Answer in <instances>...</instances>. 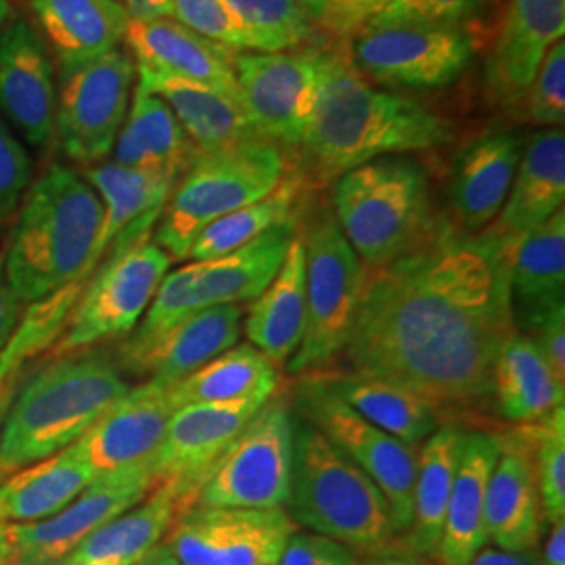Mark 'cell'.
Listing matches in <instances>:
<instances>
[{"instance_id": "obj_1", "label": "cell", "mask_w": 565, "mask_h": 565, "mask_svg": "<svg viewBox=\"0 0 565 565\" xmlns=\"http://www.w3.org/2000/svg\"><path fill=\"white\" fill-rule=\"evenodd\" d=\"M513 243L438 231L382 268L363 291L342 354L350 373L419 396L438 415L492 401V369L518 333L509 296Z\"/></svg>"}, {"instance_id": "obj_2", "label": "cell", "mask_w": 565, "mask_h": 565, "mask_svg": "<svg viewBox=\"0 0 565 565\" xmlns=\"http://www.w3.org/2000/svg\"><path fill=\"white\" fill-rule=\"evenodd\" d=\"M448 139V124L425 105L373 88L343 55L327 53L321 90L298 149L306 174L324 182L392 153L436 149Z\"/></svg>"}, {"instance_id": "obj_3", "label": "cell", "mask_w": 565, "mask_h": 565, "mask_svg": "<svg viewBox=\"0 0 565 565\" xmlns=\"http://www.w3.org/2000/svg\"><path fill=\"white\" fill-rule=\"evenodd\" d=\"M102 223V200L76 170L53 166L30 184L2 256L18 303L86 281Z\"/></svg>"}, {"instance_id": "obj_4", "label": "cell", "mask_w": 565, "mask_h": 565, "mask_svg": "<svg viewBox=\"0 0 565 565\" xmlns=\"http://www.w3.org/2000/svg\"><path fill=\"white\" fill-rule=\"evenodd\" d=\"M120 371L102 356L65 359L39 373L0 431V476L41 463L78 443L128 394Z\"/></svg>"}, {"instance_id": "obj_5", "label": "cell", "mask_w": 565, "mask_h": 565, "mask_svg": "<svg viewBox=\"0 0 565 565\" xmlns=\"http://www.w3.org/2000/svg\"><path fill=\"white\" fill-rule=\"evenodd\" d=\"M289 518L354 553L392 546L396 532L384 492L319 427L296 417Z\"/></svg>"}, {"instance_id": "obj_6", "label": "cell", "mask_w": 565, "mask_h": 565, "mask_svg": "<svg viewBox=\"0 0 565 565\" xmlns=\"http://www.w3.org/2000/svg\"><path fill=\"white\" fill-rule=\"evenodd\" d=\"M333 216L366 270L403 258L438 231L427 174L406 158H380L342 174Z\"/></svg>"}, {"instance_id": "obj_7", "label": "cell", "mask_w": 565, "mask_h": 565, "mask_svg": "<svg viewBox=\"0 0 565 565\" xmlns=\"http://www.w3.org/2000/svg\"><path fill=\"white\" fill-rule=\"evenodd\" d=\"M287 168L285 149L270 139L195 156L163 205L156 243L172 260L189 258L191 245L207 224L266 198Z\"/></svg>"}, {"instance_id": "obj_8", "label": "cell", "mask_w": 565, "mask_h": 565, "mask_svg": "<svg viewBox=\"0 0 565 565\" xmlns=\"http://www.w3.org/2000/svg\"><path fill=\"white\" fill-rule=\"evenodd\" d=\"M300 237L306 270V327L300 348L285 364L294 375L312 373L342 354L364 282L363 263L329 210L317 214Z\"/></svg>"}, {"instance_id": "obj_9", "label": "cell", "mask_w": 565, "mask_h": 565, "mask_svg": "<svg viewBox=\"0 0 565 565\" xmlns=\"http://www.w3.org/2000/svg\"><path fill=\"white\" fill-rule=\"evenodd\" d=\"M296 417L285 398H268L207 471L193 507L282 509L294 471Z\"/></svg>"}, {"instance_id": "obj_10", "label": "cell", "mask_w": 565, "mask_h": 565, "mask_svg": "<svg viewBox=\"0 0 565 565\" xmlns=\"http://www.w3.org/2000/svg\"><path fill=\"white\" fill-rule=\"evenodd\" d=\"M170 264L172 258L149 237L114 245L102 270L82 289L57 354H74L95 343L132 333Z\"/></svg>"}, {"instance_id": "obj_11", "label": "cell", "mask_w": 565, "mask_h": 565, "mask_svg": "<svg viewBox=\"0 0 565 565\" xmlns=\"http://www.w3.org/2000/svg\"><path fill=\"white\" fill-rule=\"evenodd\" d=\"M296 408L302 419L319 427L384 492L394 532L396 536H404L413 522L419 448L406 446L385 434L384 429L369 424L331 394L317 375L303 377L300 382Z\"/></svg>"}, {"instance_id": "obj_12", "label": "cell", "mask_w": 565, "mask_h": 565, "mask_svg": "<svg viewBox=\"0 0 565 565\" xmlns=\"http://www.w3.org/2000/svg\"><path fill=\"white\" fill-rule=\"evenodd\" d=\"M345 41L343 57L359 74L413 90L452 84L476 57V39L463 25H364Z\"/></svg>"}, {"instance_id": "obj_13", "label": "cell", "mask_w": 565, "mask_h": 565, "mask_svg": "<svg viewBox=\"0 0 565 565\" xmlns=\"http://www.w3.org/2000/svg\"><path fill=\"white\" fill-rule=\"evenodd\" d=\"M137 63L120 49L61 74L55 137L61 151L82 166L102 163L128 116Z\"/></svg>"}, {"instance_id": "obj_14", "label": "cell", "mask_w": 565, "mask_h": 565, "mask_svg": "<svg viewBox=\"0 0 565 565\" xmlns=\"http://www.w3.org/2000/svg\"><path fill=\"white\" fill-rule=\"evenodd\" d=\"M327 53H237L235 78L247 118L264 139L298 147L310 124Z\"/></svg>"}, {"instance_id": "obj_15", "label": "cell", "mask_w": 565, "mask_h": 565, "mask_svg": "<svg viewBox=\"0 0 565 565\" xmlns=\"http://www.w3.org/2000/svg\"><path fill=\"white\" fill-rule=\"evenodd\" d=\"M296 530L285 509L191 507L166 543L181 565H277Z\"/></svg>"}, {"instance_id": "obj_16", "label": "cell", "mask_w": 565, "mask_h": 565, "mask_svg": "<svg viewBox=\"0 0 565 565\" xmlns=\"http://www.w3.org/2000/svg\"><path fill=\"white\" fill-rule=\"evenodd\" d=\"M266 401L186 404L174 411L162 445L149 459V467L156 486L170 488L177 497L181 515L195 505L207 471Z\"/></svg>"}, {"instance_id": "obj_17", "label": "cell", "mask_w": 565, "mask_h": 565, "mask_svg": "<svg viewBox=\"0 0 565 565\" xmlns=\"http://www.w3.org/2000/svg\"><path fill=\"white\" fill-rule=\"evenodd\" d=\"M153 486L149 463L97 476L55 515L32 524H13L15 553L11 565L63 564L88 534L139 505Z\"/></svg>"}, {"instance_id": "obj_18", "label": "cell", "mask_w": 565, "mask_h": 565, "mask_svg": "<svg viewBox=\"0 0 565 565\" xmlns=\"http://www.w3.org/2000/svg\"><path fill=\"white\" fill-rule=\"evenodd\" d=\"M168 390L170 385L153 380L128 390L78 443L67 448L90 467L95 478L149 463L177 411Z\"/></svg>"}, {"instance_id": "obj_19", "label": "cell", "mask_w": 565, "mask_h": 565, "mask_svg": "<svg viewBox=\"0 0 565 565\" xmlns=\"http://www.w3.org/2000/svg\"><path fill=\"white\" fill-rule=\"evenodd\" d=\"M53 63L28 21H11L0 34V114L28 145L44 149L55 137Z\"/></svg>"}, {"instance_id": "obj_20", "label": "cell", "mask_w": 565, "mask_h": 565, "mask_svg": "<svg viewBox=\"0 0 565 565\" xmlns=\"http://www.w3.org/2000/svg\"><path fill=\"white\" fill-rule=\"evenodd\" d=\"M565 0H509L501 32L486 63L492 105H522L548 49L564 41Z\"/></svg>"}, {"instance_id": "obj_21", "label": "cell", "mask_w": 565, "mask_h": 565, "mask_svg": "<svg viewBox=\"0 0 565 565\" xmlns=\"http://www.w3.org/2000/svg\"><path fill=\"white\" fill-rule=\"evenodd\" d=\"M124 42L139 67L202 84L243 105L233 70L235 49L207 41L172 18L130 20Z\"/></svg>"}, {"instance_id": "obj_22", "label": "cell", "mask_w": 565, "mask_h": 565, "mask_svg": "<svg viewBox=\"0 0 565 565\" xmlns=\"http://www.w3.org/2000/svg\"><path fill=\"white\" fill-rule=\"evenodd\" d=\"M522 151L524 137L507 128H490L459 151L450 170L448 200L463 231L476 233L497 218Z\"/></svg>"}, {"instance_id": "obj_23", "label": "cell", "mask_w": 565, "mask_h": 565, "mask_svg": "<svg viewBox=\"0 0 565 565\" xmlns=\"http://www.w3.org/2000/svg\"><path fill=\"white\" fill-rule=\"evenodd\" d=\"M499 457L486 488V539L501 551H534L543 534V507L520 431L497 436Z\"/></svg>"}, {"instance_id": "obj_24", "label": "cell", "mask_w": 565, "mask_h": 565, "mask_svg": "<svg viewBox=\"0 0 565 565\" xmlns=\"http://www.w3.org/2000/svg\"><path fill=\"white\" fill-rule=\"evenodd\" d=\"M84 177L103 203L102 231L88 263L90 277L114 245L149 237L177 181L116 162L88 166Z\"/></svg>"}, {"instance_id": "obj_25", "label": "cell", "mask_w": 565, "mask_h": 565, "mask_svg": "<svg viewBox=\"0 0 565 565\" xmlns=\"http://www.w3.org/2000/svg\"><path fill=\"white\" fill-rule=\"evenodd\" d=\"M565 202L564 128H548L524 139V151L505 203L486 235L518 242L548 221Z\"/></svg>"}, {"instance_id": "obj_26", "label": "cell", "mask_w": 565, "mask_h": 565, "mask_svg": "<svg viewBox=\"0 0 565 565\" xmlns=\"http://www.w3.org/2000/svg\"><path fill=\"white\" fill-rule=\"evenodd\" d=\"M509 296L520 333L546 312L565 306L564 207L513 243Z\"/></svg>"}, {"instance_id": "obj_27", "label": "cell", "mask_w": 565, "mask_h": 565, "mask_svg": "<svg viewBox=\"0 0 565 565\" xmlns=\"http://www.w3.org/2000/svg\"><path fill=\"white\" fill-rule=\"evenodd\" d=\"M137 74V86L168 103L198 156L264 139L247 118L242 103L233 102L202 84L158 74L139 65Z\"/></svg>"}, {"instance_id": "obj_28", "label": "cell", "mask_w": 565, "mask_h": 565, "mask_svg": "<svg viewBox=\"0 0 565 565\" xmlns=\"http://www.w3.org/2000/svg\"><path fill=\"white\" fill-rule=\"evenodd\" d=\"M32 13L57 57L60 74L118 49L130 21L118 0H32Z\"/></svg>"}, {"instance_id": "obj_29", "label": "cell", "mask_w": 565, "mask_h": 565, "mask_svg": "<svg viewBox=\"0 0 565 565\" xmlns=\"http://www.w3.org/2000/svg\"><path fill=\"white\" fill-rule=\"evenodd\" d=\"M499 457L494 434L467 431L463 452L446 507L445 527L438 546V564L469 565L484 548L486 488Z\"/></svg>"}, {"instance_id": "obj_30", "label": "cell", "mask_w": 565, "mask_h": 565, "mask_svg": "<svg viewBox=\"0 0 565 565\" xmlns=\"http://www.w3.org/2000/svg\"><path fill=\"white\" fill-rule=\"evenodd\" d=\"M296 233L298 221L277 224L221 258L195 263V308L256 300L277 277Z\"/></svg>"}, {"instance_id": "obj_31", "label": "cell", "mask_w": 565, "mask_h": 565, "mask_svg": "<svg viewBox=\"0 0 565 565\" xmlns=\"http://www.w3.org/2000/svg\"><path fill=\"white\" fill-rule=\"evenodd\" d=\"M252 302L245 319V335L270 363L281 369L300 348L306 327V270L300 231L289 243L277 277Z\"/></svg>"}, {"instance_id": "obj_32", "label": "cell", "mask_w": 565, "mask_h": 565, "mask_svg": "<svg viewBox=\"0 0 565 565\" xmlns=\"http://www.w3.org/2000/svg\"><path fill=\"white\" fill-rule=\"evenodd\" d=\"M242 319L239 303H218L193 312L142 356L135 373H149V380L166 385L181 382L237 343Z\"/></svg>"}, {"instance_id": "obj_33", "label": "cell", "mask_w": 565, "mask_h": 565, "mask_svg": "<svg viewBox=\"0 0 565 565\" xmlns=\"http://www.w3.org/2000/svg\"><path fill=\"white\" fill-rule=\"evenodd\" d=\"M195 156L193 145L168 103L137 86L114 145V162L179 181Z\"/></svg>"}, {"instance_id": "obj_34", "label": "cell", "mask_w": 565, "mask_h": 565, "mask_svg": "<svg viewBox=\"0 0 565 565\" xmlns=\"http://www.w3.org/2000/svg\"><path fill=\"white\" fill-rule=\"evenodd\" d=\"M465 438L467 431L459 425H440L417 450L413 522L404 534V548L427 559H438L446 507Z\"/></svg>"}, {"instance_id": "obj_35", "label": "cell", "mask_w": 565, "mask_h": 565, "mask_svg": "<svg viewBox=\"0 0 565 565\" xmlns=\"http://www.w3.org/2000/svg\"><path fill=\"white\" fill-rule=\"evenodd\" d=\"M179 515L181 507L172 490L153 486L141 505L88 534L61 565H137L162 543Z\"/></svg>"}, {"instance_id": "obj_36", "label": "cell", "mask_w": 565, "mask_h": 565, "mask_svg": "<svg viewBox=\"0 0 565 565\" xmlns=\"http://www.w3.org/2000/svg\"><path fill=\"white\" fill-rule=\"evenodd\" d=\"M492 401L511 424H534L564 406L562 382L543 352L524 333H515L492 369Z\"/></svg>"}, {"instance_id": "obj_37", "label": "cell", "mask_w": 565, "mask_h": 565, "mask_svg": "<svg viewBox=\"0 0 565 565\" xmlns=\"http://www.w3.org/2000/svg\"><path fill=\"white\" fill-rule=\"evenodd\" d=\"M324 387L369 424L406 446L419 448L440 427V415L398 385L359 373L317 375Z\"/></svg>"}, {"instance_id": "obj_38", "label": "cell", "mask_w": 565, "mask_h": 565, "mask_svg": "<svg viewBox=\"0 0 565 565\" xmlns=\"http://www.w3.org/2000/svg\"><path fill=\"white\" fill-rule=\"evenodd\" d=\"M95 480L90 467L70 448L0 478V522L32 524L70 505Z\"/></svg>"}, {"instance_id": "obj_39", "label": "cell", "mask_w": 565, "mask_h": 565, "mask_svg": "<svg viewBox=\"0 0 565 565\" xmlns=\"http://www.w3.org/2000/svg\"><path fill=\"white\" fill-rule=\"evenodd\" d=\"M279 385V369L252 343H235L195 373L170 385V401L186 404L235 403L270 398Z\"/></svg>"}, {"instance_id": "obj_40", "label": "cell", "mask_w": 565, "mask_h": 565, "mask_svg": "<svg viewBox=\"0 0 565 565\" xmlns=\"http://www.w3.org/2000/svg\"><path fill=\"white\" fill-rule=\"evenodd\" d=\"M303 189L306 181L302 174L296 168H287L282 181L266 198L247 203L223 218L207 224L191 245L189 258L193 263L221 258L224 254L260 237L277 224L298 221Z\"/></svg>"}, {"instance_id": "obj_41", "label": "cell", "mask_w": 565, "mask_h": 565, "mask_svg": "<svg viewBox=\"0 0 565 565\" xmlns=\"http://www.w3.org/2000/svg\"><path fill=\"white\" fill-rule=\"evenodd\" d=\"M518 431L534 469L543 515L555 524L565 515V406Z\"/></svg>"}, {"instance_id": "obj_42", "label": "cell", "mask_w": 565, "mask_h": 565, "mask_svg": "<svg viewBox=\"0 0 565 565\" xmlns=\"http://www.w3.org/2000/svg\"><path fill=\"white\" fill-rule=\"evenodd\" d=\"M239 20L252 49L285 53L298 49L312 34V20L303 0H224Z\"/></svg>"}, {"instance_id": "obj_43", "label": "cell", "mask_w": 565, "mask_h": 565, "mask_svg": "<svg viewBox=\"0 0 565 565\" xmlns=\"http://www.w3.org/2000/svg\"><path fill=\"white\" fill-rule=\"evenodd\" d=\"M525 120L548 128H562L565 121V44L555 42L541 63L525 93Z\"/></svg>"}, {"instance_id": "obj_44", "label": "cell", "mask_w": 565, "mask_h": 565, "mask_svg": "<svg viewBox=\"0 0 565 565\" xmlns=\"http://www.w3.org/2000/svg\"><path fill=\"white\" fill-rule=\"evenodd\" d=\"M172 18L207 41L249 51L252 42L224 0H172Z\"/></svg>"}, {"instance_id": "obj_45", "label": "cell", "mask_w": 565, "mask_h": 565, "mask_svg": "<svg viewBox=\"0 0 565 565\" xmlns=\"http://www.w3.org/2000/svg\"><path fill=\"white\" fill-rule=\"evenodd\" d=\"M482 4L478 0H385L366 25H445L461 28Z\"/></svg>"}, {"instance_id": "obj_46", "label": "cell", "mask_w": 565, "mask_h": 565, "mask_svg": "<svg viewBox=\"0 0 565 565\" xmlns=\"http://www.w3.org/2000/svg\"><path fill=\"white\" fill-rule=\"evenodd\" d=\"M32 160L25 147L0 118V221L9 218L32 184Z\"/></svg>"}, {"instance_id": "obj_47", "label": "cell", "mask_w": 565, "mask_h": 565, "mask_svg": "<svg viewBox=\"0 0 565 565\" xmlns=\"http://www.w3.org/2000/svg\"><path fill=\"white\" fill-rule=\"evenodd\" d=\"M303 4L312 23L333 36L350 39L384 9L385 0H303Z\"/></svg>"}, {"instance_id": "obj_48", "label": "cell", "mask_w": 565, "mask_h": 565, "mask_svg": "<svg viewBox=\"0 0 565 565\" xmlns=\"http://www.w3.org/2000/svg\"><path fill=\"white\" fill-rule=\"evenodd\" d=\"M279 565H359V553L323 534L296 530L282 548Z\"/></svg>"}, {"instance_id": "obj_49", "label": "cell", "mask_w": 565, "mask_h": 565, "mask_svg": "<svg viewBox=\"0 0 565 565\" xmlns=\"http://www.w3.org/2000/svg\"><path fill=\"white\" fill-rule=\"evenodd\" d=\"M522 333L536 343L555 375L565 382V306L546 312Z\"/></svg>"}, {"instance_id": "obj_50", "label": "cell", "mask_w": 565, "mask_h": 565, "mask_svg": "<svg viewBox=\"0 0 565 565\" xmlns=\"http://www.w3.org/2000/svg\"><path fill=\"white\" fill-rule=\"evenodd\" d=\"M18 312H20V303L15 300V296L7 282L4 260L0 254V352L13 333V327L18 323Z\"/></svg>"}, {"instance_id": "obj_51", "label": "cell", "mask_w": 565, "mask_h": 565, "mask_svg": "<svg viewBox=\"0 0 565 565\" xmlns=\"http://www.w3.org/2000/svg\"><path fill=\"white\" fill-rule=\"evenodd\" d=\"M469 565H541V557L534 551H522V553H509V551H494L484 548L480 551Z\"/></svg>"}, {"instance_id": "obj_52", "label": "cell", "mask_w": 565, "mask_h": 565, "mask_svg": "<svg viewBox=\"0 0 565 565\" xmlns=\"http://www.w3.org/2000/svg\"><path fill=\"white\" fill-rule=\"evenodd\" d=\"M130 20L172 18V0H124Z\"/></svg>"}, {"instance_id": "obj_53", "label": "cell", "mask_w": 565, "mask_h": 565, "mask_svg": "<svg viewBox=\"0 0 565 565\" xmlns=\"http://www.w3.org/2000/svg\"><path fill=\"white\" fill-rule=\"evenodd\" d=\"M363 565H434L427 557L411 553L406 548H384L366 557Z\"/></svg>"}, {"instance_id": "obj_54", "label": "cell", "mask_w": 565, "mask_h": 565, "mask_svg": "<svg viewBox=\"0 0 565 565\" xmlns=\"http://www.w3.org/2000/svg\"><path fill=\"white\" fill-rule=\"evenodd\" d=\"M541 565H565V522L559 520L551 524V532L546 536L545 548Z\"/></svg>"}, {"instance_id": "obj_55", "label": "cell", "mask_w": 565, "mask_h": 565, "mask_svg": "<svg viewBox=\"0 0 565 565\" xmlns=\"http://www.w3.org/2000/svg\"><path fill=\"white\" fill-rule=\"evenodd\" d=\"M137 565H181V562L177 559V555H174L170 545L162 541V543L153 546Z\"/></svg>"}, {"instance_id": "obj_56", "label": "cell", "mask_w": 565, "mask_h": 565, "mask_svg": "<svg viewBox=\"0 0 565 565\" xmlns=\"http://www.w3.org/2000/svg\"><path fill=\"white\" fill-rule=\"evenodd\" d=\"M15 553V530L13 524L0 522V565L13 564Z\"/></svg>"}, {"instance_id": "obj_57", "label": "cell", "mask_w": 565, "mask_h": 565, "mask_svg": "<svg viewBox=\"0 0 565 565\" xmlns=\"http://www.w3.org/2000/svg\"><path fill=\"white\" fill-rule=\"evenodd\" d=\"M13 9H11V0H0V30L7 25V21L11 18Z\"/></svg>"}, {"instance_id": "obj_58", "label": "cell", "mask_w": 565, "mask_h": 565, "mask_svg": "<svg viewBox=\"0 0 565 565\" xmlns=\"http://www.w3.org/2000/svg\"><path fill=\"white\" fill-rule=\"evenodd\" d=\"M478 2H480V4H484V2H488V0H478Z\"/></svg>"}]
</instances>
